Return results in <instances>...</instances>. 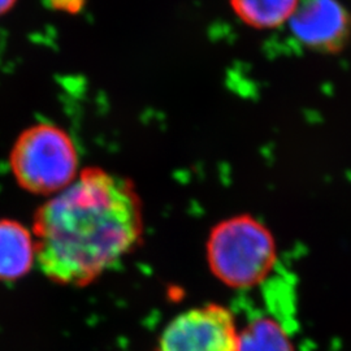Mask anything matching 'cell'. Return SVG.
<instances>
[{"label":"cell","instance_id":"1","mask_svg":"<svg viewBox=\"0 0 351 351\" xmlns=\"http://www.w3.org/2000/svg\"><path fill=\"white\" fill-rule=\"evenodd\" d=\"M37 264L51 281L84 288L136 250L143 213L126 178L88 168L34 216Z\"/></svg>","mask_w":351,"mask_h":351},{"label":"cell","instance_id":"2","mask_svg":"<svg viewBox=\"0 0 351 351\" xmlns=\"http://www.w3.org/2000/svg\"><path fill=\"white\" fill-rule=\"evenodd\" d=\"M206 258L215 278L228 288H254L276 265V239L252 215L230 216L210 230Z\"/></svg>","mask_w":351,"mask_h":351},{"label":"cell","instance_id":"3","mask_svg":"<svg viewBox=\"0 0 351 351\" xmlns=\"http://www.w3.org/2000/svg\"><path fill=\"white\" fill-rule=\"evenodd\" d=\"M77 167V151L69 134L47 123L26 129L11 151L17 184L33 194H58L75 181Z\"/></svg>","mask_w":351,"mask_h":351},{"label":"cell","instance_id":"4","mask_svg":"<svg viewBox=\"0 0 351 351\" xmlns=\"http://www.w3.org/2000/svg\"><path fill=\"white\" fill-rule=\"evenodd\" d=\"M239 328L223 304L207 303L175 316L160 335L156 351H239Z\"/></svg>","mask_w":351,"mask_h":351},{"label":"cell","instance_id":"5","mask_svg":"<svg viewBox=\"0 0 351 351\" xmlns=\"http://www.w3.org/2000/svg\"><path fill=\"white\" fill-rule=\"evenodd\" d=\"M289 24L310 50L335 52L350 38V13L339 0H301Z\"/></svg>","mask_w":351,"mask_h":351},{"label":"cell","instance_id":"6","mask_svg":"<svg viewBox=\"0 0 351 351\" xmlns=\"http://www.w3.org/2000/svg\"><path fill=\"white\" fill-rule=\"evenodd\" d=\"M36 262L33 233L16 220L0 219V281L12 282L25 277Z\"/></svg>","mask_w":351,"mask_h":351},{"label":"cell","instance_id":"7","mask_svg":"<svg viewBox=\"0 0 351 351\" xmlns=\"http://www.w3.org/2000/svg\"><path fill=\"white\" fill-rule=\"evenodd\" d=\"M301 0H230L239 20L258 30H271L289 23Z\"/></svg>","mask_w":351,"mask_h":351},{"label":"cell","instance_id":"8","mask_svg":"<svg viewBox=\"0 0 351 351\" xmlns=\"http://www.w3.org/2000/svg\"><path fill=\"white\" fill-rule=\"evenodd\" d=\"M239 351H295V348L280 320L259 316L239 329Z\"/></svg>","mask_w":351,"mask_h":351},{"label":"cell","instance_id":"9","mask_svg":"<svg viewBox=\"0 0 351 351\" xmlns=\"http://www.w3.org/2000/svg\"><path fill=\"white\" fill-rule=\"evenodd\" d=\"M51 4L58 10L75 12L82 7L84 0H51Z\"/></svg>","mask_w":351,"mask_h":351},{"label":"cell","instance_id":"10","mask_svg":"<svg viewBox=\"0 0 351 351\" xmlns=\"http://www.w3.org/2000/svg\"><path fill=\"white\" fill-rule=\"evenodd\" d=\"M14 3L16 0H0V16L8 12L14 5Z\"/></svg>","mask_w":351,"mask_h":351},{"label":"cell","instance_id":"11","mask_svg":"<svg viewBox=\"0 0 351 351\" xmlns=\"http://www.w3.org/2000/svg\"><path fill=\"white\" fill-rule=\"evenodd\" d=\"M154 351H156V350H155V349H154Z\"/></svg>","mask_w":351,"mask_h":351}]
</instances>
